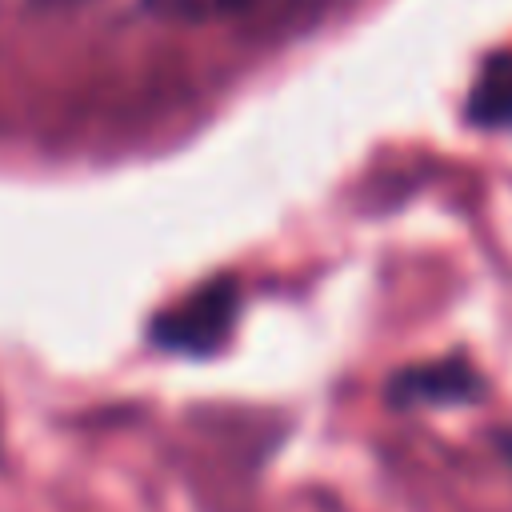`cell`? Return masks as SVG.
I'll return each mask as SVG.
<instances>
[{
	"label": "cell",
	"instance_id": "obj_5",
	"mask_svg": "<svg viewBox=\"0 0 512 512\" xmlns=\"http://www.w3.org/2000/svg\"><path fill=\"white\" fill-rule=\"evenodd\" d=\"M40 4H80V0H40Z\"/></svg>",
	"mask_w": 512,
	"mask_h": 512
},
{
	"label": "cell",
	"instance_id": "obj_4",
	"mask_svg": "<svg viewBox=\"0 0 512 512\" xmlns=\"http://www.w3.org/2000/svg\"><path fill=\"white\" fill-rule=\"evenodd\" d=\"M244 4L248 0H144L148 12L168 16V20H216V16H228Z\"/></svg>",
	"mask_w": 512,
	"mask_h": 512
},
{
	"label": "cell",
	"instance_id": "obj_3",
	"mask_svg": "<svg viewBox=\"0 0 512 512\" xmlns=\"http://www.w3.org/2000/svg\"><path fill=\"white\" fill-rule=\"evenodd\" d=\"M464 112L476 128H512V52L508 48L484 56L468 88Z\"/></svg>",
	"mask_w": 512,
	"mask_h": 512
},
{
	"label": "cell",
	"instance_id": "obj_1",
	"mask_svg": "<svg viewBox=\"0 0 512 512\" xmlns=\"http://www.w3.org/2000/svg\"><path fill=\"white\" fill-rule=\"evenodd\" d=\"M240 316V284L236 276H212L172 308L156 312L148 324V340L164 352L180 356H212L228 344Z\"/></svg>",
	"mask_w": 512,
	"mask_h": 512
},
{
	"label": "cell",
	"instance_id": "obj_2",
	"mask_svg": "<svg viewBox=\"0 0 512 512\" xmlns=\"http://www.w3.org/2000/svg\"><path fill=\"white\" fill-rule=\"evenodd\" d=\"M476 392H480V376L460 356L412 364L388 380L392 404H448V400H472Z\"/></svg>",
	"mask_w": 512,
	"mask_h": 512
}]
</instances>
